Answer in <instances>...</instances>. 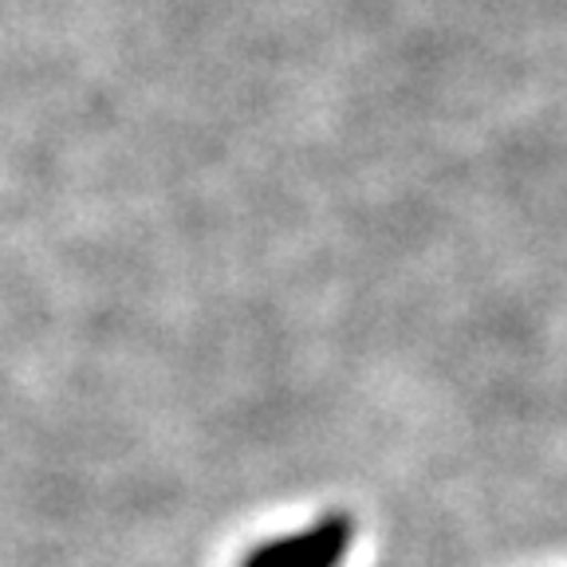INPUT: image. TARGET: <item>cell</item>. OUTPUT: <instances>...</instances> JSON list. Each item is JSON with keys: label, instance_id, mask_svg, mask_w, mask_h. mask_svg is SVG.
I'll return each instance as SVG.
<instances>
[{"label": "cell", "instance_id": "obj_1", "mask_svg": "<svg viewBox=\"0 0 567 567\" xmlns=\"http://www.w3.org/2000/svg\"><path fill=\"white\" fill-rule=\"evenodd\" d=\"M351 544L354 520L343 513H331L311 524V528L296 532V536L260 544L257 551H248L240 567H339L347 551H351Z\"/></svg>", "mask_w": 567, "mask_h": 567}]
</instances>
